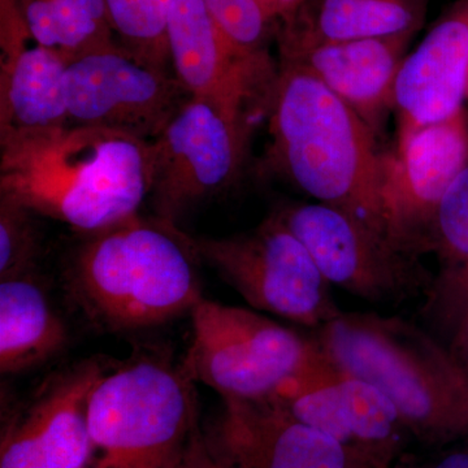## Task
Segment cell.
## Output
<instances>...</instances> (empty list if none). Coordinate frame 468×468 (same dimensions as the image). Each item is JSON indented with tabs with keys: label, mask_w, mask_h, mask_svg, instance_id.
<instances>
[{
	"label": "cell",
	"mask_w": 468,
	"mask_h": 468,
	"mask_svg": "<svg viewBox=\"0 0 468 468\" xmlns=\"http://www.w3.org/2000/svg\"><path fill=\"white\" fill-rule=\"evenodd\" d=\"M151 172V143L122 132L0 129V197L81 233L140 214Z\"/></svg>",
	"instance_id": "obj_1"
},
{
	"label": "cell",
	"mask_w": 468,
	"mask_h": 468,
	"mask_svg": "<svg viewBox=\"0 0 468 468\" xmlns=\"http://www.w3.org/2000/svg\"><path fill=\"white\" fill-rule=\"evenodd\" d=\"M198 252L175 224L140 214L86 239L73 252L68 286L104 331L165 324L202 300Z\"/></svg>",
	"instance_id": "obj_2"
},
{
	"label": "cell",
	"mask_w": 468,
	"mask_h": 468,
	"mask_svg": "<svg viewBox=\"0 0 468 468\" xmlns=\"http://www.w3.org/2000/svg\"><path fill=\"white\" fill-rule=\"evenodd\" d=\"M267 112L271 159L289 180L385 234L384 153L372 129L309 70L286 61L279 63Z\"/></svg>",
	"instance_id": "obj_3"
},
{
	"label": "cell",
	"mask_w": 468,
	"mask_h": 468,
	"mask_svg": "<svg viewBox=\"0 0 468 468\" xmlns=\"http://www.w3.org/2000/svg\"><path fill=\"white\" fill-rule=\"evenodd\" d=\"M316 331L326 358L380 390L403 423L441 435L468 430V365L419 326L341 311Z\"/></svg>",
	"instance_id": "obj_4"
},
{
	"label": "cell",
	"mask_w": 468,
	"mask_h": 468,
	"mask_svg": "<svg viewBox=\"0 0 468 468\" xmlns=\"http://www.w3.org/2000/svg\"><path fill=\"white\" fill-rule=\"evenodd\" d=\"M88 424L94 468H165L201 427L196 383L181 365L140 356L98 381Z\"/></svg>",
	"instance_id": "obj_5"
},
{
	"label": "cell",
	"mask_w": 468,
	"mask_h": 468,
	"mask_svg": "<svg viewBox=\"0 0 468 468\" xmlns=\"http://www.w3.org/2000/svg\"><path fill=\"white\" fill-rule=\"evenodd\" d=\"M192 343L181 367L223 399L272 397L316 351L314 338L257 310L206 300L192 313Z\"/></svg>",
	"instance_id": "obj_6"
},
{
	"label": "cell",
	"mask_w": 468,
	"mask_h": 468,
	"mask_svg": "<svg viewBox=\"0 0 468 468\" xmlns=\"http://www.w3.org/2000/svg\"><path fill=\"white\" fill-rule=\"evenodd\" d=\"M193 241L199 258L252 310L313 329L341 313L332 286L277 212L249 232Z\"/></svg>",
	"instance_id": "obj_7"
},
{
	"label": "cell",
	"mask_w": 468,
	"mask_h": 468,
	"mask_svg": "<svg viewBox=\"0 0 468 468\" xmlns=\"http://www.w3.org/2000/svg\"><path fill=\"white\" fill-rule=\"evenodd\" d=\"M250 137V116L190 97L151 143L149 199L154 217L177 226L197 203L237 180Z\"/></svg>",
	"instance_id": "obj_8"
},
{
	"label": "cell",
	"mask_w": 468,
	"mask_h": 468,
	"mask_svg": "<svg viewBox=\"0 0 468 468\" xmlns=\"http://www.w3.org/2000/svg\"><path fill=\"white\" fill-rule=\"evenodd\" d=\"M468 165L464 111L443 122L399 126L396 149L384 153L381 218L388 239L406 254L430 250L436 209Z\"/></svg>",
	"instance_id": "obj_9"
},
{
	"label": "cell",
	"mask_w": 468,
	"mask_h": 468,
	"mask_svg": "<svg viewBox=\"0 0 468 468\" xmlns=\"http://www.w3.org/2000/svg\"><path fill=\"white\" fill-rule=\"evenodd\" d=\"M277 214L331 286L366 301L385 302L408 297L421 284L412 255L356 215L320 202L286 206Z\"/></svg>",
	"instance_id": "obj_10"
},
{
	"label": "cell",
	"mask_w": 468,
	"mask_h": 468,
	"mask_svg": "<svg viewBox=\"0 0 468 468\" xmlns=\"http://www.w3.org/2000/svg\"><path fill=\"white\" fill-rule=\"evenodd\" d=\"M189 98L168 70L138 60L122 45L68 64L70 124L112 129L153 143Z\"/></svg>",
	"instance_id": "obj_11"
},
{
	"label": "cell",
	"mask_w": 468,
	"mask_h": 468,
	"mask_svg": "<svg viewBox=\"0 0 468 468\" xmlns=\"http://www.w3.org/2000/svg\"><path fill=\"white\" fill-rule=\"evenodd\" d=\"M167 42L174 76L190 97L248 116L251 110H268L279 67L270 54L234 45L203 0H174Z\"/></svg>",
	"instance_id": "obj_12"
},
{
	"label": "cell",
	"mask_w": 468,
	"mask_h": 468,
	"mask_svg": "<svg viewBox=\"0 0 468 468\" xmlns=\"http://www.w3.org/2000/svg\"><path fill=\"white\" fill-rule=\"evenodd\" d=\"M203 433L221 468H347L337 440L302 423L275 397L223 399Z\"/></svg>",
	"instance_id": "obj_13"
},
{
	"label": "cell",
	"mask_w": 468,
	"mask_h": 468,
	"mask_svg": "<svg viewBox=\"0 0 468 468\" xmlns=\"http://www.w3.org/2000/svg\"><path fill=\"white\" fill-rule=\"evenodd\" d=\"M106 372L86 360L46 384L3 439L0 468H84L94 448L89 399Z\"/></svg>",
	"instance_id": "obj_14"
},
{
	"label": "cell",
	"mask_w": 468,
	"mask_h": 468,
	"mask_svg": "<svg viewBox=\"0 0 468 468\" xmlns=\"http://www.w3.org/2000/svg\"><path fill=\"white\" fill-rule=\"evenodd\" d=\"M414 37L409 33L282 48L280 61L309 70L378 135L394 110L397 77Z\"/></svg>",
	"instance_id": "obj_15"
},
{
	"label": "cell",
	"mask_w": 468,
	"mask_h": 468,
	"mask_svg": "<svg viewBox=\"0 0 468 468\" xmlns=\"http://www.w3.org/2000/svg\"><path fill=\"white\" fill-rule=\"evenodd\" d=\"M467 94L468 0H460L403 60L394 89L399 126L451 119Z\"/></svg>",
	"instance_id": "obj_16"
},
{
	"label": "cell",
	"mask_w": 468,
	"mask_h": 468,
	"mask_svg": "<svg viewBox=\"0 0 468 468\" xmlns=\"http://www.w3.org/2000/svg\"><path fill=\"white\" fill-rule=\"evenodd\" d=\"M428 0H303L276 27L279 50L315 43L417 34Z\"/></svg>",
	"instance_id": "obj_17"
},
{
	"label": "cell",
	"mask_w": 468,
	"mask_h": 468,
	"mask_svg": "<svg viewBox=\"0 0 468 468\" xmlns=\"http://www.w3.org/2000/svg\"><path fill=\"white\" fill-rule=\"evenodd\" d=\"M67 328L36 271L0 280V371L21 374L54 358L67 344Z\"/></svg>",
	"instance_id": "obj_18"
},
{
	"label": "cell",
	"mask_w": 468,
	"mask_h": 468,
	"mask_svg": "<svg viewBox=\"0 0 468 468\" xmlns=\"http://www.w3.org/2000/svg\"><path fill=\"white\" fill-rule=\"evenodd\" d=\"M0 67V129L36 131L70 124L68 63L60 55L34 43Z\"/></svg>",
	"instance_id": "obj_19"
},
{
	"label": "cell",
	"mask_w": 468,
	"mask_h": 468,
	"mask_svg": "<svg viewBox=\"0 0 468 468\" xmlns=\"http://www.w3.org/2000/svg\"><path fill=\"white\" fill-rule=\"evenodd\" d=\"M27 36L68 64L120 46L107 0H16Z\"/></svg>",
	"instance_id": "obj_20"
},
{
	"label": "cell",
	"mask_w": 468,
	"mask_h": 468,
	"mask_svg": "<svg viewBox=\"0 0 468 468\" xmlns=\"http://www.w3.org/2000/svg\"><path fill=\"white\" fill-rule=\"evenodd\" d=\"M430 250L441 261L437 301L461 323L468 309V165L436 209Z\"/></svg>",
	"instance_id": "obj_21"
},
{
	"label": "cell",
	"mask_w": 468,
	"mask_h": 468,
	"mask_svg": "<svg viewBox=\"0 0 468 468\" xmlns=\"http://www.w3.org/2000/svg\"><path fill=\"white\" fill-rule=\"evenodd\" d=\"M174 0H107L117 41L138 60L158 69L171 64L167 24Z\"/></svg>",
	"instance_id": "obj_22"
},
{
	"label": "cell",
	"mask_w": 468,
	"mask_h": 468,
	"mask_svg": "<svg viewBox=\"0 0 468 468\" xmlns=\"http://www.w3.org/2000/svg\"><path fill=\"white\" fill-rule=\"evenodd\" d=\"M32 209L0 197V280L36 271L41 234Z\"/></svg>",
	"instance_id": "obj_23"
},
{
	"label": "cell",
	"mask_w": 468,
	"mask_h": 468,
	"mask_svg": "<svg viewBox=\"0 0 468 468\" xmlns=\"http://www.w3.org/2000/svg\"><path fill=\"white\" fill-rule=\"evenodd\" d=\"M218 27L234 45L255 55H268V42L276 36L255 0H203Z\"/></svg>",
	"instance_id": "obj_24"
},
{
	"label": "cell",
	"mask_w": 468,
	"mask_h": 468,
	"mask_svg": "<svg viewBox=\"0 0 468 468\" xmlns=\"http://www.w3.org/2000/svg\"><path fill=\"white\" fill-rule=\"evenodd\" d=\"M29 41L16 8V0H0V48L12 54Z\"/></svg>",
	"instance_id": "obj_25"
},
{
	"label": "cell",
	"mask_w": 468,
	"mask_h": 468,
	"mask_svg": "<svg viewBox=\"0 0 468 468\" xmlns=\"http://www.w3.org/2000/svg\"><path fill=\"white\" fill-rule=\"evenodd\" d=\"M165 468H221L209 452L205 433L201 427L190 437L180 454Z\"/></svg>",
	"instance_id": "obj_26"
},
{
	"label": "cell",
	"mask_w": 468,
	"mask_h": 468,
	"mask_svg": "<svg viewBox=\"0 0 468 468\" xmlns=\"http://www.w3.org/2000/svg\"><path fill=\"white\" fill-rule=\"evenodd\" d=\"M264 16L276 27L291 18L303 0H255Z\"/></svg>",
	"instance_id": "obj_27"
},
{
	"label": "cell",
	"mask_w": 468,
	"mask_h": 468,
	"mask_svg": "<svg viewBox=\"0 0 468 468\" xmlns=\"http://www.w3.org/2000/svg\"><path fill=\"white\" fill-rule=\"evenodd\" d=\"M435 468H468V454L458 452L446 457Z\"/></svg>",
	"instance_id": "obj_28"
},
{
	"label": "cell",
	"mask_w": 468,
	"mask_h": 468,
	"mask_svg": "<svg viewBox=\"0 0 468 468\" xmlns=\"http://www.w3.org/2000/svg\"><path fill=\"white\" fill-rule=\"evenodd\" d=\"M460 337L462 347H463L464 351L468 354V309L460 323Z\"/></svg>",
	"instance_id": "obj_29"
}]
</instances>
